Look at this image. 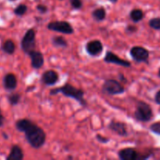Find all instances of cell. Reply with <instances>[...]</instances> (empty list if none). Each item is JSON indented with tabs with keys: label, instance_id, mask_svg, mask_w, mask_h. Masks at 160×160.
<instances>
[{
	"label": "cell",
	"instance_id": "1",
	"mask_svg": "<svg viewBox=\"0 0 160 160\" xmlns=\"http://www.w3.org/2000/svg\"><path fill=\"white\" fill-rule=\"evenodd\" d=\"M16 129L25 134V138L34 148H40L46 140V134L42 128L28 119H20L15 123Z\"/></svg>",
	"mask_w": 160,
	"mask_h": 160
},
{
	"label": "cell",
	"instance_id": "2",
	"mask_svg": "<svg viewBox=\"0 0 160 160\" xmlns=\"http://www.w3.org/2000/svg\"><path fill=\"white\" fill-rule=\"evenodd\" d=\"M59 93L62 94L64 96L76 100L81 106H87V101L84 98V92L82 89L77 88L73 87L72 84L67 83L62 87L52 89L49 92L51 95H57Z\"/></svg>",
	"mask_w": 160,
	"mask_h": 160
},
{
	"label": "cell",
	"instance_id": "3",
	"mask_svg": "<svg viewBox=\"0 0 160 160\" xmlns=\"http://www.w3.org/2000/svg\"><path fill=\"white\" fill-rule=\"evenodd\" d=\"M134 117L139 122H148L152 119L153 112L151 106L144 101H138Z\"/></svg>",
	"mask_w": 160,
	"mask_h": 160
},
{
	"label": "cell",
	"instance_id": "4",
	"mask_svg": "<svg viewBox=\"0 0 160 160\" xmlns=\"http://www.w3.org/2000/svg\"><path fill=\"white\" fill-rule=\"evenodd\" d=\"M102 91L106 95H116L124 93L125 88L117 80L107 79L103 83Z\"/></svg>",
	"mask_w": 160,
	"mask_h": 160
},
{
	"label": "cell",
	"instance_id": "5",
	"mask_svg": "<svg viewBox=\"0 0 160 160\" xmlns=\"http://www.w3.org/2000/svg\"><path fill=\"white\" fill-rule=\"evenodd\" d=\"M36 33L33 28L28 30L27 32L23 35L22 38L21 42H20V46H21L22 50L25 54L28 55L29 52L34 50L36 46Z\"/></svg>",
	"mask_w": 160,
	"mask_h": 160
},
{
	"label": "cell",
	"instance_id": "6",
	"mask_svg": "<svg viewBox=\"0 0 160 160\" xmlns=\"http://www.w3.org/2000/svg\"><path fill=\"white\" fill-rule=\"evenodd\" d=\"M47 28L50 31L62 33L64 34H72L74 32L72 25L65 20H56V21L50 22L47 25Z\"/></svg>",
	"mask_w": 160,
	"mask_h": 160
},
{
	"label": "cell",
	"instance_id": "7",
	"mask_svg": "<svg viewBox=\"0 0 160 160\" xmlns=\"http://www.w3.org/2000/svg\"><path fill=\"white\" fill-rule=\"evenodd\" d=\"M130 55L138 62H147L149 58V52L142 46H134L130 51Z\"/></svg>",
	"mask_w": 160,
	"mask_h": 160
},
{
	"label": "cell",
	"instance_id": "8",
	"mask_svg": "<svg viewBox=\"0 0 160 160\" xmlns=\"http://www.w3.org/2000/svg\"><path fill=\"white\" fill-rule=\"evenodd\" d=\"M104 61L107 63H112V64H115V65H118V66H121L123 67H131V63L128 60H125V59H121L120 57H119L118 56L112 52H109L108 51L106 52V56L104 57Z\"/></svg>",
	"mask_w": 160,
	"mask_h": 160
},
{
	"label": "cell",
	"instance_id": "9",
	"mask_svg": "<svg viewBox=\"0 0 160 160\" xmlns=\"http://www.w3.org/2000/svg\"><path fill=\"white\" fill-rule=\"evenodd\" d=\"M85 48L91 56H98L102 52L103 45L101 41L95 39L88 42L85 45Z\"/></svg>",
	"mask_w": 160,
	"mask_h": 160
},
{
	"label": "cell",
	"instance_id": "10",
	"mask_svg": "<svg viewBox=\"0 0 160 160\" xmlns=\"http://www.w3.org/2000/svg\"><path fill=\"white\" fill-rule=\"evenodd\" d=\"M109 129L113 131L121 137H127L128 135V128H127V124L123 122L117 121V120H112L110 123L108 125Z\"/></svg>",
	"mask_w": 160,
	"mask_h": 160
},
{
	"label": "cell",
	"instance_id": "11",
	"mask_svg": "<svg viewBox=\"0 0 160 160\" xmlns=\"http://www.w3.org/2000/svg\"><path fill=\"white\" fill-rule=\"evenodd\" d=\"M41 81L44 84L48 86L54 85L59 81V74L57 72L52 70H46L43 73L41 78Z\"/></svg>",
	"mask_w": 160,
	"mask_h": 160
},
{
	"label": "cell",
	"instance_id": "12",
	"mask_svg": "<svg viewBox=\"0 0 160 160\" xmlns=\"http://www.w3.org/2000/svg\"><path fill=\"white\" fill-rule=\"evenodd\" d=\"M28 56L31 58V67L34 69L38 70L42 68V66L44 65V56L41 52L37 51V50H33L31 52H29Z\"/></svg>",
	"mask_w": 160,
	"mask_h": 160
},
{
	"label": "cell",
	"instance_id": "13",
	"mask_svg": "<svg viewBox=\"0 0 160 160\" xmlns=\"http://www.w3.org/2000/svg\"><path fill=\"white\" fill-rule=\"evenodd\" d=\"M3 88L7 92H12L17 87V77L12 73H6L2 79Z\"/></svg>",
	"mask_w": 160,
	"mask_h": 160
},
{
	"label": "cell",
	"instance_id": "14",
	"mask_svg": "<svg viewBox=\"0 0 160 160\" xmlns=\"http://www.w3.org/2000/svg\"><path fill=\"white\" fill-rule=\"evenodd\" d=\"M118 156L121 160L140 159L138 152L133 148H126L118 152Z\"/></svg>",
	"mask_w": 160,
	"mask_h": 160
},
{
	"label": "cell",
	"instance_id": "15",
	"mask_svg": "<svg viewBox=\"0 0 160 160\" xmlns=\"http://www.w3.org/2000/svg\"><path fill=\"white\" fill-rule=\"evenodd\" d=\"M24 157L23 152L19 145H12L10 149V152L6 158V160H22Z\"/></svg>",
	"mask_w": 160,
	"mask_h": 160
},
{
	"label": "cell",
	"instance_id": "16",
	"mask_svg": "<svg viewBox=\"0 0 160 160\" xmlns=\"http://www.w3.org/2000/svg\"><path fill=\"white\" fill-rule=\"evenodd\" d=\"M1 49L2 50L3 52L6 53V54L12 55L15 52L16 45L13 41L11 40V39H7L2 45Z\"/></svg>",
	"mask_w": 160,
	"mask_h": 160
},
{
	"label": "cell",
	"instance_id": "17",
	"mask_svg": "<svg viewBox=\"0 0 160 160\" xmlns=\"http://www.w3.org/2000/svg\"><path fill=\"white\" fill-rule=\"evenodd\" d=\"M92 16L94 18V20H95L96 21H102L106 17V11L103 7L97 8V9H95L92 12Z\"/></svg>",
	"mask_w": 160,
	"mask_h": 160
},
{
	"label": "cell",
	"instance_id": "18",
	"mask_svg": "<svg viewBox=\"0 0 160 160\" xmlns=\"http://www.w3.org/2000/svg\"><path fill=\"white\" fill-rule=\"evenodd\" d=\"M130 18L134 23H138L144 18V12L140 9H134L130 12Z\"/></svg>",
	"mask_w": 160,
	"mask_h": 160
},
{
	"label": "cell",
	"instance_id": "19",
	"mask_svg": "<svg viewBox=\"0 0 160 160\" xmlns=\"http://www.w3.org/2000/svg\"><path fill=\"white\" fill-rule=\"evenodd\" d=\"M53 45L58 48H67L68 46V42L62 36H55L52 39Z\"/></svg>",
	"mask_w": 160,
	"mask_h": 160
},
{
	"label": "cell",
	"instance_id": "20",
	"mask_svg": "<svg viewBox=\"0 0 160 160\" xmlns=\"http://www.w3.org/2000/svg\"><path fill=\"white\" fill-rule=\"evenodd\" d=\"M8 102L12 106H17L21 99V96L19 93H11L7 96Z\"/></svg>",
	"mask_w": 160,
	"mask_h": 160
},
{
	"label": "cell",
	"instance_id": "21",
	"mask_svg": "<svg viewBox=\"0 0 160 160\" xmlns=\"http://www.w3.org/2000/svg\"><path fill=\"white\" fill-rule=\"evenodd\" d=\"M27 11H28V6L25 4L21 3V4L18 5V6L14 9L13 12L16 16H17V17H22V16H23L26 13Z\"/></svg>",
	"mask_w": 160,
	"mask_h": 160
},
{
	"label": "cell",
	"instance_id": "22",
	"mask_svg": "<svg viewBox=\"0 0 160 160\" xmlns=\"http://www.w3.org/2000/svg\"><path fill=\"white\" fill-rule=\"evenodd\" d=\"M148 24L153 29L160 30V18L156 17V18L151 19L148 22Z\"/></svg>",
	"mask_w": 160,
	"mask_h": 160
},
{
	"label": "cell",
	"instance_id": "23",
	"mask_svg": "<svg viewBox=\"0 0 160 160\" xmlns=\"http://www.w3.org/2000/svg\"><path fill=\"white\" fill-rule=\"evenodd\" d=\"M70 2L73 9H80L83 6L82 0H70Z\"/></svg>",
	"mask_w": 160,
	"mask_h": 160
},
{
	"label": "cell",
	"instance_id": "24",
	"mask_svg": "<svg viewBox=\"0 0 160 160\" xmlns=\"http://www.w3.org/2000/svg\"><path fill=\"white\" fill-rule=\"evenodd\" d=\"M149 129L150 131H152L155 134L160 135V121L152 123V124L150 126Z\"/></svg>",
	"mask_w": 160,
	"mask_h": 160
},
{
	"label": "cell",
	"instance_id": "25",
	"mask_svg": "<svg viewBox=\"0 0 160 160\" xmlns=\"http://www.w3.org/2000/svg\"><path fill=\"white\" fill-rule=\"evenodd\" d=\"M36 9L40 13H46L48 12V7L45 5H42V4H39L36 6Z\"/></svg>",
	"mask_w": 160,
	"mask_h": 160
},
{
	"label": "cell",
	"instance_id": "26",
	"mask_svg": "<svg viewBox=\"0 0 160 160\" xmlns=\"http://www.w3.org/2000/svg\"><path fill=\"white\" fill-rule=\"evenodd\" d=\"M96 139L101 143H108L109 142V139L107 138L106 137H103L101 134H97L96 135Z\"/></svg>",
	"mask_w": 160,
	"mask_h": 160
},
{
	"label": "cell",
	"instance_id": "27",
	"mask_svg": "<svg viewBox=\"0 0 160 160\" xmlns=\"http://www.w3.org/2000/svg\"><path fill=\"white\" fill-rule=\"evenodd\" d=\"M126 31L127 32L130 33V34H132V33L136 32L138 31V28L135 26H133V25H129V26L127 27Z\"/></svg>",
	"mask_w": 160,
	"mask_h": 160
},
{
	"label": "cell",
	"instance_id": "28",
	"mask_svg": "<svg viewBox=\"0 0 160 160\" xmlns=\"http://www.w3.org/2000/svg\"><path fill=\"white\" fill-rule=\"evenodd\" d=\"M4 121H5V117H3L1 109H0V128H2V127L4 125Z\"/></svg>",
	"mask_w": 160,
	"mask_h": 160
},
{
	"label": "cell",
	"instance_id": "29",
	"mask_svg": "<svg viewBox=\"0 0 160 160\" xmlns=\"http://www.w3.org/2000/svg\"><path fill=\"white\" fill-rule=\"evenodd\" d=\"M155 100H156V102L157 104L160 105V91H159V92L156 93V97H155Z\"/></svg>",
	"mask_w": 160,
	"mask_h": 160
},
{
	"label": "cell",
	"instance_id": "30",
	"mask_svg": "<svg viewBox=\"0 0 160 160\" xmlns=\"http://www.w3.org/2000/svg\"><path fill=\"white\" fill-rule=\"evenodd\" d=\"M119 79H120V81H123V82H127V81H127L126 78H125V77L123 76L122 73H120V74H119Z\"/></svg>",
	"mask_w": 160,
	"mask_h": 160
},
{
	"label": "cell",
	"instance_id": "31",
	"mask_svg": "<svg viewBox=\"0 0 160 160\" xmlns=\"http://www.w3.org/2000/svg\"><path fill=\"white\" fill-rule=\"evenodd\" d=\"M2 134H3V137H4L5 138H6V139H8V136H6V135H7V134H5V133H2Z\"/></svg>",
	"mask_w": 160,
	"mask_h": 160
},
{
	"label": "cell",
	"instance_id": "32",
	"mask_svg": "<svg viewBox=\"0 0 160 160\" xmlns=\"http://www.w3.org/2000/svg\"><path fill=\"white\" fill-rule=\"evenodd\" d=\"M109 1H110L111 2H112V3H116L117 2V0H109Z\"/></svg>",
	"mask_w": 160,
	"mask_h": 160
},
{
	"label": "cell",
	"instance_id": "33",
	"mask_svg": "<svg viewBox=\"0 0 160 160\" xmlns=\"http://www.w3.org/2000/svg\"><path fill=\"white\" fill-rule=\"evenodd\" d=\"M159 77L160 78V69H159Z\"/></svg>",
	"mask_w": 160,
	"mask_h": 160
},
{
	"label": "cell",
	"instance_id": "34",
	"mask_svg": "<svg viewBox=\"0 0 160 160\" xmlns=\"http://www.w3.org/2000/svg\"><path fill=\"white\" fill-rule=\"evenodd\" d=\"M9 1H11V2H14V1H16V0H9Z\"/></svg>",
	"mask_w": 160,
	"mask_h": 160
},
{
	"label": "cell",
	"instance_id": "35",
	"mask_svg": "<svg viewBox=\"0 0 160 160\" xmlns=\"http://www.w3.org/2000/svg\"><path fill=\"white\" fill-rule=\"evenodd\" d=\"M61 1H62V0H61Z\"/></svg>",
	"mask_w": 160,
	"mask_h": 160
}]
</instances>
